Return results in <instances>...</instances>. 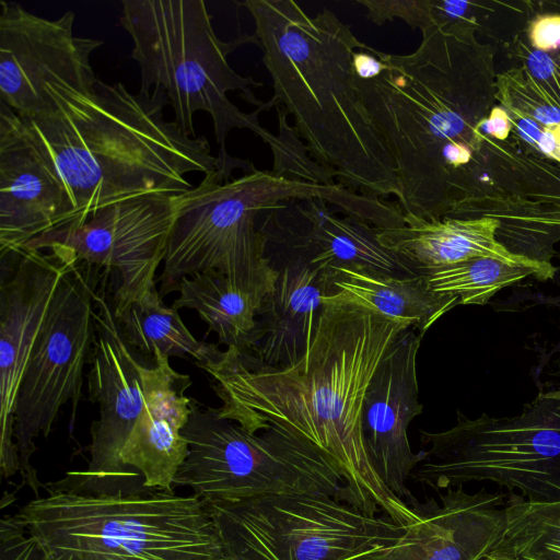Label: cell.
I'll list each match as a JSON object with an SVG mask.
<instances>
[{
	"label": "cell",
	"instance_id": "cell-39",
	"mask_svg": "<svg viewBox=\"0 0 560 560\" xmlns=\"http://www.w3.org/2000/svg\"><path fill=\"white\" fill-rule=\"evenodd\" d=\"M512 124L508 112L500 105H495L489 116L480 124L479 132L500 141L510 138Z\"/></svg>",
	"mask_w": 560,
	"mask_h": 560
},
{
	"label": "cell",
	"instance_id": "cell-36",
	"mask_svg": "<svg viewBox=\"0 0 560 560\" xmlns=\"http://www.w3.org/2000/svg\"><path fill=\"white\" fill-rule=\"evenodd\" d=\"M529 1L532 13L524 28L530 46L541 51L560 50V2H551L550 8H536L535 2Z\"/></svg>",
	"mask_w": 560,
	"mask_h": 560
},
{
	"label": "cell",
	"instance_id": "cell-21",
	"mask_svg": "<svg viewBox=\"0 0 560 560\" xmlns=\"http://www.w3.org/2000/svg\"><path fill=\"white\" fill-rule=\"evenodd\" d=\"M273 289L261 300L257 319L259 339L252 350L275 368L296 363L307 351L320 313L323 298L330 292L324 271L298 261L278 265Z\"/></svg>",
	"mask_w": 560,
	"mask_h": 560
},
{
	"label": "cell",
	"instance_id": "cell-38",
	"mask_svg": "<svg viewBox=\"0 0 560 560\" xmlns=\"http://www.w3.org/2000/svg\"><path fill=\"white\" fill-rule=\"evenodd\" d=\"M352 67L357 79L371 80L376 78L384 69L385 63L381 51L372 48L370 51L360 49L352 56Z\"/></svg>",
	"mask_w": 560,
	"mask_h": 560
},
{
	"label": "cell",
	"instance_id": "cell-7",
	"mask_svg": "<svg viewBox=\"0 0 560 560\" xmlns=\"http://www.w3.org/2000/svg\"><path fill=\"white\" fill-rule=\"evenodd\" d=\"M45 489L15 514L45 560H225L209 508L196 494Z\"/></svg>",
	"mask_w": 560,
	"mask_h": 560
},
{
	"label": "cell",
	"instance_id": "cell-31",
	"mask_svg": "<svg viewBox=\"0 0 560 560\" xmlns=\"http://www.w3.org/2000/svg\"><path fill=\"white\" fill-rule=\"evenodd\" d=\"M497 102L508 112L546 127H560V106L521 66L497 74Z\"/></svg>",
	"mask_w": 560,
	"mask_h": 560
},
{
	"label": "cell",
	"instance_id": "cell-25",
	"mask_svg": "<svg viewBox=\"0 0 560 560\" xmlns=\"http://www.w3.org/2000/svg\"><path fill=\"white\" fill-rule=\"evenodd\" d=\"M172 307L195 310L228 348L252 351L259 339L257 313L261 300L235 288L219 271L184 277Z\"/></svg>",
	"mask_w": 560,
	"mask_h": 560
},
{
	"label": "cell",
	"instance_id": "cell-4",
	"mask_svg": "<svg viewBox=\"0 0 560 560\" xmlns=\"http://www.w3.org/2000/svg\"><path fill=\"white\" fill-rule=\"evenodd\" d=\"M250 13L273 100L293 116L299 136L340 184L397 200L393 158L359 96L352 56L360 42L350 25L323 9L308 15L293 0L237 2Z\"/></svg>",
	"mask_w": 560,
	"mask_h": 560
},
{
	"label": "cell",
	"instance_id": "cell-3",
	"mask_svg": "<svg viewBox=\"0 0 560 560\" xmlns=\"http://www.w3.org/2000/svg\"><path fill=\"white\" fill-rule=\"evenodd\" d=\"M52 97L54 112L22 121L71 195L74 220L132 198L179 196L194 188L188 173L206 175L219 164L203 136L165 120L168 100L159 90L132 93L97 80L90 91Z\"/></svg>",
	"mask_w": 560,
	"mask_h": 560
},
{
	"label": "cell",
	"instance_id": "cell-32",
	"mask_svg": "<svg viewBox=\"0 0 560 560\" xmlns=\"http://www.w3.org/2000/svg\"><path fill=\"white\" fill-rule=\"evenodd\" d=\"M505 45L509 55L560 106V50L546 52L533 48L524 30Z\"/></svg>",
	"mask_w": 560,
	"mask_h": 560
},
{
	"label": "cell",
	"instance_id": "cell-8",
	"mask_svg": "<svg viewBox=\"0 0 560 560\" xmlns=\"http://www.w3.org/2000/svg\"><path fill=\"white\" fill-rule=\"evenodd\" d=\"M250 433L215 408L192 410L183 436L188 455L174 487L206 502H240L278 494H328L345 501L338 465L313 445L276 427Z\"/></svg>",
	"mask_w": 560,
	"mask_h": 560
},
{
	"label": "cell",
	"instance_id": "cell-18",
	"mask_svg": "<svg viewBox=\"0 0 560 560\" xmlns=\"http://www.w3.org/2000/svg\"><path fill=\"white\" fill-rule=\"evenodd\" d=\"M75 208L52 163L0 101V255L74 220Z\"/></svg>",
	"mask_w": 560,
	"mask_h": 560
},
{
	"label": "cell",
	"instance_id": "cell-15",
	"mask_svg": "<svg viewBox=\"0 0 560 560\" xmlns=\"http://www.w3.org/2000/svg\"><path fill=\"white\" fill-rule=\"evenodd\" d=\"M94 325L88 384L90 400L98 404L100 419L91 425L90 462L86 469L68 471L62 479L46 483L85 494H98L144 405V363L126 342L104 287L95 293Z\"/></svg>",
	"mask_w": 560,
	"mask_h": 560
},
{
	"label": "cell",
	"instance_id": "cell-23",
	"mask_svg": "<svg viewBox=\"0 0 560 560\" xmlns=\"http://www.w3.org/2000/svg\"><path fill=\"white\" fill-rule=\"evenodd\" d=\"M404 220L401 226L378 230L377 237L419 275L475 257L528 259L512 254L498 241L499 222L493 218L421 220L405 215Z\"/></svg>",
	"mask_w": 560,
	"mask_h": 560
},
{
	"label": "cell",
	"instance_id": "cell-26",
	"mask_svg": "<svg viewBox=\"0 0 560 560\" xmlns=\"http://www.w3.org/2000/svg\"><path fill=\"white\" fill-rule=\"evenodd\" d=\"M126 342L136 351L153 357L191 358L201 369L223 354L215 345L197 340L182 322L177 310L163 303L156 283L118 318Z\"/></svg>",
	"mask_w": 560,
	"mask_h": 560
},
{
	"label": "cell",
	"instance_id": "cell-1",
	"mask_svg": "<svg viewBox=\"0 0 560 560\" xmlns=\"http://www.w3.org/2000/svg\"><path fill=\"white\" fill-rule=\"evenodd\" d=\"M312 342L293 365L275 368L228 348L202 368L222 400L215 408L250 433L276 427L330 457L346 479L345 502L407 527L419 517L375 471L365 448L362 411L382 360L409 327L368 308L323 301Z\"/></svg>",
	"mask_w": 560,
	"mask_h": 560
},
{
	"label": "cell",
	"instance_id": "cell-17",
	"mask_svg": "<svg viewBox=\"0 0 560 560\" xmlns=\"http://www.w3.org/2000/svg\"><path fill=\"white\" fill-rule=\"evenodd\" d=\"M153 358L154 365L144 364L141 371L142 411L98 494L174 492L175 477L188 455L183 430L192 400L184 393L192 381L176 372L160 352Z\"/></svg>",
	"mask_w": 560,
	"mask_h": 560
},
{
	"label": "cell",
	"instance_id": "cell-2",
	"mask_svg": "<svg viewBox=\"0 0 560 560\" xmlns=\"http://www.w3.org/2000/svg\"><path fill=\"white\" fill-rule=\"evenodd\" d=\"M476 32L432 26L413 52H381L385 67L376 78H355L393 158L405 215L445 218L452 182L483 139L479 126L497 102L495 47Z\"/></svg>",
	"mask_w": 560,
	"mask_h": 560
},
{
	"label": "cell",
	"instance_id": "cell-9",
	"mask_svg": "<svg viewBox=\"0 0 560 560\" xmlns=\"http://www.w3.org/2000/svg\"><path fill=\"white\" fill-rule=\"evenodd\" d=\"M422 459L410 477L433 489L490 481L530 501H560V388L540 390L514 418L457 411L442 432L420 430Z\"/></svg>",
	"mask_w": 560,
	"mask_h": 560
},
{
	"label": "cell",
	"instance_id": "cell-12",
	"mask_svg": "<svg viewBox=\"0 0 560 560\" xmlns=\"http://www.w3.org/2000/svg\"><path fill=\"white\" fill-rule=\"evenodd\" d=\"M175 212L176 196L132 198L59 225L24 247L56 249L75 262L114 271L112 303L118 318L156 283Z\"/></svg>",
	"mask_w": 560,
	"mask_h": 560
},
{
	"label": "cell",
	"instance_id": "cell-24",
	"mask_svg": "<svg viewBox=\"0 0 560 560\" xmlns=\"http://www.w3.org/2000/svg\"><path fill=\"white\" fill-rule=\"evenodd\" d=\"M323 301L354 304L424 332L458 298L433 291L424 275L390 276L351 269L335 270Z\"/></svg>",
	"mask_w": 560,
	"mask_h": 560
},
{
	"label": "cell",
	"instance_id": "cell-16",
	"mask_svg": "<svg viewBox=\"0 0 560 560\" xmlns=\"http://www.w3.org/2000/svg\"><path fill=\"white\" fill-rule=\"evenodd\" d=\"M0 468L4 478L21 470L14 442V407L32 347L72 258L55 249L0 255Z\"/></svg>",
	"mask_w": 560,
	"mask_h": 560
},
{
	"label": "cell",
	"instance_id": "cell-37",
	"mask_svg": "<svg viewBox=\"0 0 560 560\" xmlns=\"http://www.w3.org/2000/svg\"><path fill=\"white\" fill-rule=\"evenodd\" d=\"M26 528L14 516L0 522V560H45L36 540L26 536Z\"/></svg>",
	"mask_w": 560,
	"mask_h": 560
},
{
	"label": "cell",
	"instance_id": "cell-11",
	"mask_svg": "<svg viewBox=\"0 0 560 560\" xmlns=\"http://www.w3.org/2000/svg\"><path fill=\"white\" fill-rule=\"evenodd\" d=\"M100 268L73 259L62 276L32 347L14 407V442L23 485L36 498L40 482L31 456L35 439L47 436L59 410L71 401V423L82 397L83 370L94 339V308Z\"/></svg>",
	"mask_w": 560,
	"mask_h": 560
},
{
	"label": "cell",
	"instance_id": "cell-41",
	"mask_svg": "<svg viewBox=\"0 0 560 560\" xmlns=\"http://www.w3.org/2000/svg\"><path fill=\"white\" fill-rule=\"evenodd\" d=\"M483 560H512V559H510L501 553L491 552Z\"/></svg>",
	"mask_w": 560,
	"mask_h": 560
},
{
	"label": "cell",
	"instance_id": "cell-35",
	"mask_svg": "<svg viewBox=\"0 0 560 560\" xmlns=\"http://www.w3.org/2000/svg\"><path fill=\"white\" fill-rule=\"evenodd\" d=\"M433 26L444 30H481L482 20L494 12V1L430 0Z\"/></svg>",
	"mask_w": 560,
	"mask_h": 560
},
{
	"label": "cell",
	"instance_id": "cell-19",
	"mask_svg": "<svg viewBox=\"0 0 560 560\" xmlns=\"http://www.w3.org/2000/svg\"><path fill=\"white\" fill-rule=\"evenodd\" d=\"M422 334L402 331L377 368L365 394L362 433L371 463L384 485L410 504L406 486L422 459L412 452L408 427L423 406L418 399L417 353Z\"/></svg>",
	"mask_w": 560,
	"mask_h": 560
},
{
	"label": "cell",
	"instance_id": "cell-6",
	"mask_svg": "<svg viewBox=\"0 0 560 560\" xmlns=\"http://www.w3.org/2000/svg\"><path fill=\"white\" fill-rule=\"evenodd\" d=\"M120 25L130 35L131 58L140 69L141 89L165 94L174 121L196 138L194 116L208 113L213 122L218 156H228L225 140L234 129L247 128L267 142L271 132L260 126L258 114L277 106L262 103L252 88L262 83L237 73L228 57L255 35L220 39L202 0H122Z\"/></svg>",
	"mask_w": 560,
	"mask_h": 560
},
{
	"label": "cell",
	"instance_id": "cell-40",
	"mask_svg": "<svg viewBox=\"0 0 560 560\" xmlns=\"http://www.w3.org/2000/svg\"><path fill=\"white\" fill-rule=\"evenodd\" d=\"M556 255L560 258V253H557ZM539 300H540V303H542L545 305L560 308V294L555 295V296H551V295L540 296Z\"/></svg>",
	"mask_w": 560,
	"mask_h": 560
},
{
	"label": "cell",
	"instance_id": "cell-30",
	"mask_svg": "<svg viewBox=\"0 0 560 560\" xmlns=\"http://www.w3.org/2000/svg\"><path fill=\"white\" fill-rule=\"evenodd\" d=\"M277 113L279 132L271 133L266 142L273 155L271 172L283 178L317 185L339 184L335 174L312 156L296 129L288 122L285 109L278 105Z\"/></svg>",
	"mask_w": 560,
	"mask_h": 560
},
{
	"label": "cell",
	"instance_id": "cell-20",
	"mask_svg": "<svg viewBox=\"0 0 560 560\" xmlns=\"http://www.w3.org/2000/svg\"><path fill=\"white\" fill-rule=\"evenodd\" d=\"M439 495L441 504L417 501L418 520L378 560H483L493 551L505 528V494L460 486Z\"/></svg>",
	"mask_w": 560,
	"mask_h": 560
},
{
	"label": "cell",
	"instance_id": "cell-34",
	"mask_svg": "<svg viewBox=\"0 0 560 560\" xmlns=\"http://www.w3.org/2000/svg\"><path fill=\"white\" fill-rule=\"evenodd\" d=\"M366 9V18L376 25L399 19L411 28L424 32L433 26L430 0H357Z\"/></svg>",
	"mask_w": 560,
	"mask_h": 560
},
{
	"label": "cell",
	"instance_id": "cell-29",
	"mask_svg": "<svg viewBox=\"0 0 560 560\" xmlns=\"http://www.w3.org/2000/svg\"><path fill=\"white\" fill-rule=\"evenodd\" d=\"M505 528L492 552L512 560H560V501H530L511 492Z\"/></svg>",
	"mask_w": 560,
	"mask_h": 560
},
{
	"label": "cell",
	"instance_id": "cell-10",
	"mask_svg": "<svg viewBox=\"0 0 560 560\" xmlns=\"http://www.w3.org/2000/svg\"><path fill=\"white\" fill-rule=\"evenodd\" d=\"M206 503L225 560H378L406 528L328 494Z\"/></svg>",
	"mask_w": 560,
	"mask_h": 560
},
{
	"label": "cell",
	"instance_id": "cell-22",
	"mask_svg": "<svg viewBox=\"0 0 560 560\" xmlns=\"http://www.w3.org/2000/svg\"><path fill=\"white\" fill-rule=\"evenodd\" d=\"M485 198L560 205V165L535 156L511 139L483 136L469 164L452 182L446 217L454 218L468 202Z\"/></svg>",
	"mask_w": 560,
	"mask_h": 560
},
{
	"label": "cell",
	"instance_id": "cell-5",
	"mask_svg": "<svg viewBox=\"0 0 560 560\" xmlns=\"http://www.w3.org/2000/svg\"><path fill=\"white\" fill-rule=\"evenodd\" d=\"M217 168L176 196L163 270L161 298L177 291L184 277L219 271L258 300L273 289L279 271L265 255L259 214L290 199L320 198L378 230L404 223L397 203L358 192L342 184L317 185L258 171L248 160L217 156Z\"/></svg>",
	"mask_w": 560,
	"mask_h": 560
},
{
	"label": "cell",
	"instance_id": "cell-28",
	"mask_svg": "<svg viewBox=\"0 0 560 560\" xmlns=\"http://www.w3.org/2000/svg\"><path fill=\"white\" fill-rule=\"evenodd\" d=\"M556 271L552 264L485 256L436 268L424 276L433 291L457 296L458 305H483L501 289L528 276L548 280Z\"/></svg>",
	"mask_w": 560,
	"mask_h": 560
},
{
	"label": "cell",
	"instance_id": "cell-14",
	"mask_svg": "<svg viewBox=\"0 0 560 560\" xmlns=\"http://www.w3.org/2000/svg\"><path fill=\"white\" fill-rule=\"evenodd\" d=\"M270 265L298 260L324 271L335 270L416 276L393 252L378 241V229L347 214L320 198L290 199L258 217Z\"/></svg>",
	"mask_w": 560,
	"mask_h": 560
},
{
	"label": "cell",
	"instance_id": "cell-13",
	"mask_svg": "<svg viewBox=\"0 0 560 560\" xmlns=\"http://www.w3.org/2000/svg\"><path fill=\"white\" fill-rule=\"evenodd\" d=\"M74 18L49 20L0 1V101L21 118L46 116L57 106L52 93L90 91L98 80L90 58L104 43L75 36Z\"/></svg>",
	"mask_w": 560,
	"mask_h": 560
},
{
	"label": "cell",
	"instance_id": "cell-33",
	"mask_svg": "<svg viewBox=\"0 0 560 560\" xmlns=\"http://www.w3.org/2000/svg\"><path fill=\"white\" fill-rule=\"evenodd\" d=\"M508 114L512 124L510 139L513 142L535 156L560 165V127H546L514 112Z\"/></svg>",
	"mask_w": 560,
	"mask_h": 560
},
{
	"label": "cell",
	"instance_id": "cell-27",
	"mask_svg": "<svg viewBox=\"0 0 560 560\" xmlns=\"http://www.w3.org/2000/svg\"><path fill=\"white\" fill-rule=\"evenodd\" d=\"M474 217L499 222L498 241L512 254L551 264L560 241V205H537L522 199H480L471 207Z\"/></svg>",
	"mask_w": 560,
	"mask_h": 560
}]
</instances>
